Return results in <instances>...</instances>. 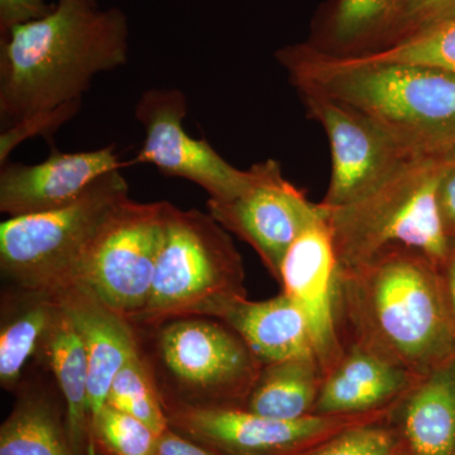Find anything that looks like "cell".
Instances as JSON below:
<instances>
[{"instance_id":"26","label":"cell","mask_w":455,"mask_h":455,"mask_svg":"<svg viewBox=\"0 0 455 455\" xmlns=\"http://www.w3.org/2000/svg\"><path fill=\"white\" fill-rule=\"evenodd\" d=\"M95 449L108 455H155L160 435L132 415L106 405L92 425Z\"/></svg>"},{"instance_id":"27","label":"cell","mask_w":455,"mask_h":455,"mask_svg":"<svg viewBox=\"0 0 455 455\" xmlns=\"http://www.w3.org/2000/svg\"><path fill=\"white\" fill-rule=\"evenodd\" d=\"M388 418L355 425L295 455H394L398 440Z\"/></svg>"},{"instance_id":"25","label":"cell","mask_w":455,"mask_h":455,"mask_svg":"<svg viewBox=\"0 0 455 455\" xmlns=\"http://www.w3.org/2000/svg\"><path fill=\"white\" fill-rule=\"evenodd\" d=\"M350 57L363 62H388L438 68L455 75V18L407 36L387 46Z\"/></svg>"},{"instance_id":"33","label":"cell","mask_w":455,"mask_h":455,"mask_svg":"<svg viewBox=\"0 0 455 455\" xmlns=\"http://www.w3.org/2000/svg\"><path fill=\"white\" fill-rule=\"evenodd\" d=\"M440 275H442L449 313L455 325V245H451L448 259L440 266Z\"/></svg>"},{"instance_id":"4","label":"cell","mask_w":455,"mask_h":455,"mask_svg":"<svg viewBox=\"0 0 455 455\" xmlns=\"http://www.w3.org/2000/svg\"><path fill=\"white\" fill-rule=\"evenodd\" d=\"M455 154L419 156L349 202L326 208L338 269L357 267L386 251L410 248L442 266L451 250L440 220V181Z\"/></svg>"},{"instance_id":"5","label":"cell","mask_w":455,"mask_h":455,"mask_svg":"<svg viewBox=\"0 0 455 455\" xmlns=\"http://www.w3.org/2000/svg\"><path fill=\"white\" fill-rule=\"evenodd\" d=\"M244 283L243 259L227 230L209 212L167 203L151 291L130 323L145 331L182 317L220 320L248 298Z\"/></svg>"},{"instance_id":"13","label":"cell","mask_w":455,"mask_h":455,"mask_svg":"<svg viewBox=\"0 0 455 455\" xmlns=\"http://www.w3.org/2000/svg\"><path fill=\"white\" fill-rule=\"evenodd\" d=\"M337 274V256L324 218L293 242L280 276L283 291L304 316L324 377L344 355L338 331Z\"/></svg>"},{"instance_id":"30","label":"cell","mask_w":455,"mask_h":455,"mask_svg":"<svg viewBox=\"0 0 455 455\" xmlns=\"http://www.w3.org/2000/svg\"><path fill=\"white\" fill-rule=\"evenodd\" d=\"M55 5L46 0H0V36L7 37L16 27L46 17Z\"/></svg>"},{"instance_id":"14","label":"cell","mask_w":455,"mask_h":455,"mask_svg":"<svg viewBox=\"0 0 455 455\" xmlns=\"http://www.w3.org/2000/svg\"><path fill=\"white\" fill-rule=\"evenodd\" d=\"M124 166L114 146L83 152L53 148L46 160L36 164L7 161L0 170V212L12 218L55 211Z\"/></svg>"},{"instance_id":"31","label":"cell","mask_w":455,"mask_h":455,"mask_svg":"<svg viewBox=\"0 0 455 455\" xmlns=\"http://www.w3.org/2000/svg\"><path fill=\"white\" fill-rule=\"evenodd\" d=\"M438 209L445 235L453 245L455 241V161L440 181Z\"/></svg>"},{"instance_id":"35","label":"cell","mask_w":455,"mask_h":455,"mask_svg":"<svg viewBox=\"0 0 455 455\" xmlns=\"http://www.w3.org/2000/svg\"><path fill=\"white\" fill-rule=\"evenodd\" d=\"M394 455H403V454L401 453V451H398L397 449H396V451H395Z\"/></svg>"},{"instance_id":"9","label":"cell","mask_w":455,"mask_h":455,"mask_svg":"<svg viewBox=\"0 0 455 455\" xmlns=\"http://www.w3.org/2000/svg\"><path fill=\"white\" fill-rule=\"evenodd\" d=\"M169 427L220 455H295L355 425L383 420L391 410L361 415H310L277 420L242 407L163 403Z\"/></svg>"},{"instance_id":"7","label":"cell","mask_w":455,"mask_h":455,"mask_svg":"<svg viewBox=\"0 0 455 455\" xmlns=\"http://www.w3.org/2000/svg\"><path fill=\"white\" fill-rule=\"evenodd\" d=\"M130 197L121 170L99 179L79 199L55 211L0 224V268L20 289L50 292L73 280L89 245Z\"/></svg>"},{"instance_id":"10","label":"cell","mask_w":455,"mask_h":455,"mask_svg":"<svg viewBox=\"0 0 455 455\" xmlns=\"http://www.w3.org/2000/svg\"><path fill=\"white\" fill-rule=\"evenodd\" d=\"M247 187L233 199H209V214L227 232L251 245L272 277L280 283L281 267L293 242L324 220L322 204L284 178L280 164L266 160L250 167Z\"/></svg>"},{"instance_id":"6","label":"cell","mask_w":455,"mask_h":455,"mask_svg":"<svg viewBox=\"0 0 455 455\" xmlns=\"http://www.w3.org/2000/svg\"><path fill=\"white\" fill-rule=\"evenodd\" d=\"M145 331L152 348L140 353L163 403L243 409L263 364L229 325L193 316Z\"/></svg>"},{"instance_id":"20","label":"cell","mask_w":455,"mask_h":455,"mask_svg":"<svg viewBox=\"0 0 455 455\" xmlns=\"http://www.w3.org/2000/svg\"><path fill=\"white\" fill-rule=\"evenodd\" d=\"M59 305L52 293L16 287L3 295L0 325V383L9 391L20 390L29 359L40 353L55 319Z\"/></svg>"},{"instance_id":"21","label":"cell","mask_w":455,"mask_h":455,"mask_svg":"<svg viewBox=\"0 0 455 455\" xmlns=\"http://www.w3.org/2000/svg\"><path fill=\"white\" fill-rule=\"evenodd\" d=\"M13 410L0 427V455H76L55 396L22 386Z\"/></svg>"},{"instance_id":"17","label":"cell","mask_w":455,"mask_h":455,"mask_svg":"<svg viewBox=\"0 0 455 455\" xmlns=\"http://www.w3.org/2000/svg\"><path fill=\"white\" fill-rule=\"evenodd\" d=\"M391 415L403 455H455V355L421 377Z\"/></svg>"},{"instance_id":"23","label":"cell","mask_w":455,"mask_h":455,"mask_svg":"<svg viewBox=\"0 0 455 455\" xmlns=\"http://www.w3.org/2000/svg\"><path fill=\"white\" fill-rule=\"evenodd\" d=\"M403 0H334L319 40L309 44L334 56H357L385 44Z\"/></svg>"},{"instance_id":"2","label":"cell","mask_w":455,"mask_h":455,"mask_svg":"<svg viewBox=\"0 0 455 455\" xmlns=\"http://www.w3.org/2000/svg\"><path fill=\"white\" fill-rule=\"evenodd\" d=\"M130 23L113 7L61 0L46 17L0 38L2 130L82 101L97 75L128 62Z\"/></svg>"},{"instance_id":"24","label":"cell","mask_w":455,"mask_h":455,"mask_svg":"<svg viewBox=\"0 0 455 455\" xmlns=\"http://www.w3.org/2000/svg\"><path fill=\"white\" fill-rule=\"evenodd\" d=\"M106 405L139 419L157 435L170 427L160 392L140 348L114 377Z\"/></svg>"},{"instance_id":"29","label":"cell","mask_w":455,"mask_h":455,"mask_svg":"<svg viewBox=\"0 0 455 455\" xmlns=\"http://www.w3.org/2000/svg\"><path fill=\"white\" fill-rule=\"evenodd\" d=\"M80 106H82V101L65 104V106L49 110V112L36 114V116H29V118L23 119V121L2 130V136H0V164L7 163L9 155L23 140L32 139L35 136L50 139L51 134L55 133L64 123L70 121L75 114L79 112Z\"/></svg>"},{"instance_id":"34","label":"cell","mask_w":455,"mask_h":455,"mask_svg":"<svg viewBox=\"0 0 455 455\" xmlns=\"http://www.w3.org/2000/svg\"><path fill=\"white\" fill-rule=\"evenodd\" d=\"M57 2H61V0H57ZM77 2L88 3V4L98 5V0H77Z\"/></svg>"},{"instance_id":"32","label":"cell","mask_w":455,"mask_h":455,"mask_svg":"<svg viewBox=\"0 0 455 455\" xmlns=\"http://www.w3.org/2000/svg\"><path fill=\"white\" fill-rule=\"evenodd\" d=\"M155 455H220L169 427L158 438Z\"/></svg>"},{"instance_id":"15","label":"cell","mask_w":455,"mask_h":455,"mask_svg":"<svg viewBox=\"0 0 455 455\" xmlns=\"http://www.w3.org/2000/svg\"><path fill=\"white\" fill-rule=\"evenodd\" d=\"M50 292L71 317L85 344L92 430L106 406L114 377L140 348L139 334L125 317L107 307L97 293L80 281H68Z\"/></svg>"},{"instance_id":"12","label":"cell","mask_w":455,"mask_h":455,"mask_svg":"<svg viewBox=\"0 0 455 455\" xmlns=\"http://www.w3.org/2000/svg\"><path fill=\"white\" fill-rule=\"evenodd\" d=\"M188 112V98L181 90H146L134 109L145 140L133 163L152 164L170 178L194 182L209 199H233L250 182V169H235L208 140L191 137L184 128Z\"/></svg>"},{"instance_id":"11","label":"cell","mask_w":455,"mask_h":455,"mask_svg":"<svg viewBox=\"0 0 455 455\" xmlns=\"http://www.w3.org/2000/svg\"><path fill=\"white\" fill-rule=\"evenodd\" d=\"M295 89L331 145V181L322 202L326 208L349 202L419 157L355 108L311 86Z\"/></svg>"},{"instance_id":"28","label":"cell","mask_w":455,"mask_h":455,"mask_svg":"<svg viewBox=\"0 0 455 455\" xmlns=\"http://www.w3.org/2000/svg\"><path fill=\"white\" fill-rule=\"evenodd\" d=\"M454 18L455 0H403L400 13L381 47Z\"/></svg>"},{"instance_id":"16","label":"cell","mask_w":455,"mask_h":455,"mask_svg":"<svg viewBox=\"0 0 455 455\" xmlns=\"http://www.w3.org/2000/svg\"><path fill=\"white\" fill-rule=\"evenodd\" d=\"M419 379L370 350L346 347L339 363L323 379L313 415H361L390 410Z\"/></svg>"},{"instance_id":"18","label":"cell","mask_w":455,"mask_h":455,"mask_svg":"<svg viewBox=\"0 0 455 455\" xmlns=\"http://www.w3.org/2000/svg\"><path fill=\"white\" fill-rule=\"evenodd\" d=\"M38 355L55 377L64 401L66 429L75 454L97 455L90 421L88 355L82 335L60 305Z\"/></svg>"},{"instance_id":"1","label":"cell","mask_w":455,"mask_h":455,"mask_svg":"<svg viewBox=\"0 0 455 455\" xmlns=\"http://www.w3.org/2000/svg\"><path fill=\"white\" fill-rule=\"evenodd\" d=\"M341 344L370 350L421 379L455 355V325L440 267L419 251L394 248L338 269Z\"/></svg>"},{"instance_id":"22","label":"cell","mask_w":455,"mask_h":455,"mask_svg":"<svg viewBox=\"0 0 455 455\" xmlns=\"http://www.w3.org/2000/svg\"><path fill=\"white\" fill-rule=\"evenodd\" d=\"M324 373L316 358H295L266 364L243 409L277 420L313 415Z\"/></svg>"},{"instance_id":"19","label":"cell","mask_w":455,"mask_h":455,"mask_svg":"<svg viewBox=\"0 0 455 455\" xmlns=\"http://www.w3.org/2000/svg\"><path fill=\"white\" fill-rule=\"evenodd\" d=\"M220 320L243 338L263 366L289 359L315 358L304 316L283 291L268 300L242 299Z\"/></svg>"},{"instance_id":"3","label":"cell","mask_w":455,"mask_h":455,"mask_svg":"<svg viewBox=\"0 0 455 455\" xmlns=\"http://www.w3.org/2000/svg\"><path fill=\"white\" fill-rule=\"evenodd\" d=\"M276 59L293 86H311L355 108L415 155L455 154L454 74L357 61L309 44L278 50Z\"/></svg>"},{"instance_id":"8","label":"cell","mask_w":455,"mask_h":455,"mask_svg":"<svg viewBox=\"0 0 455 455\" xmlns=\"http://www.w3.org/2000/svg\"><path fill=\"white\" fill-rule=\"evenodd\" d=\"M167 203L124 200L89 245L71 280L85 283L128 322L143 309L151 291Z\"/></svg>"}]
</instances>
